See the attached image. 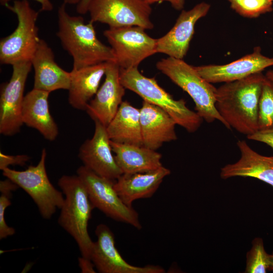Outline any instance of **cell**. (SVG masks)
<instances>
[{"label":"cell","mask_w":273,"mask_h":273,"mask_svg":"<svg viewBox=\"0 0 273 273\" xmlns=\"http://www.w3.org/2000/svg\"><path fill=\"white\" fill-rule=\"evenodd\" d=\"M265 78L257 73L217 88L215 107L230 128L247 136L258 130L259 102Z\"/></svg>","instance_id":"1"},{"label":"cell","mask_w":273,"mask_h":273,"mask_svg":"<svg viewBox=\"0 0 273 273\" xmlns=\"http://www.w3.org/2000/svg\"><path fill=\"white\" fill-rule=\"evenodd\" d=\"M66 5L63 3L58 10L56 35L63 48L73 58V69L104 62H115L113 50L98 39L93 23H85L81 16L70 15Z\"/></svg>","instance_id":"2"},{"label":"cell","mask_w":273,"mask_h":273,"mask_svg":"<svg viewBox=\"0 0 273 273\" xmlns=\"http://www.w3.org/2000/svg\"><path fill=\"white\" fill-rule=\"evenodd\" d=\"M58 185L64 196L58 222L76 241L81 256L90 259L93 241L88 224L94 207L85 185L77 175H63Z\"/></svg>","instance_id":"3"},{"label":"cell","mask_w":273,"mask_h":273,"mask_svg":"<svg viewBox=\"0 0 273 273\" xmlns=\"http://www.w3.org/2000/svg\"><path fill=\"white\" fill-rule=\"evenodd\" d=\"M156 68L189 94L197 113L203 120L208 123L217 120L230 129L215 107L217 88L203 78L194 66L183 59L168 57L157 62Z\"/></svg>","instance_id":"4"},{"label":"cell","mask_w":273,"mask_h":273,"mask_svg":"<svg viewBox=\"0 0 273 273\" xmlns=\"http://www.w3.org/2000/svg\"><path fill=\"white\" fill-rule=\"evenodd\" d=\"M120 80L123 86L145 101L166 111L178 124L193 133L201 126L203 119L190 110L183 99L176 100L162 88L154 78L143 75L138 67L120 68Z\"/></svg>","instance_id":"5"},{"label":"cell","mask_w":273,"mask_h":273,"mask_svg":"<svg viewBox=\"0 0 273 273\" xmlns=\"http://www.w3.org/2000/svg\"><path fill=\"white\" fill-rule=\"evenodd\" d=\"M15 14L18 24L14 31L0 40V62L11 65L31 62L41 39L36 21L39 13L27 0H16L5 6Z\"/></svg>","instance_id":"6"},{"label":"cell","mask_w":273,"mask_h":273,"mask_svg":"<svg viewBox=\"0 0 273 273\" xmlns=\"http://www.w3.org/2000/svg\"><path fill=\"white\" fill-rule=\"evenodd\" d=\"M47 151L42 150L40 159L36 165H29L27 169L18 171L7 167L3 174L27 193L36 205L41 216L51 218L57 209L64 203L62 192L57 190L51 183L46 168Z\"/></svg>","instance_id":"7"},{"label":"cell","mask_w":273,"mask_h":273,"mask_svg":"<svg viewBox=\"0 0 273 273\" xmlns=\"http://www.w3.org/2000/svg\"><path fill=\"white\" fill-rule=\"evenodd\" d=\"M77 175L84 183L94 208L115 220L129 224L138 230L142 228L137 211L126 205L116 191L115 180L100 176L83 165L77 169Z\"/></svg>","instance_id":"8"},{"label":"cell","mask_w":273,"mask_h":273,"mask_svg":"<svg viewBox=\"0 0 273 273\" xmlns=\"http://www.w3.org/2000/svg\"><path fill=\"white\" fill-rule=\"evenodd\" d=\"M145 30L138 26H125L104 31L120 68L138 67L144 60L157 53V39L148 35Z\"/></svg>","instance_id":"9"},{"label":"cell","mask_w":273,"mask_h":273,"mask_svg":"<svg viewBox=\"0 0 273 273\" xmlns=\"http://www.w3.org/2000/svg\"><path fill=\"white\" fill-rule=\"evenodd\" d=\"M150 5L144 0H92L89 21L106 24L109 28L138 26L151 29L154 25Z\"/></svg>","instance_id":"10"},{"label":"cell","mask_w":273,"mask_h":273,"mask_svg":"<svg viewBox=\"0 0 273 273\" xmlns=\"http://www.w3.org/2000/svg\"><path fill=\"white\" fill-rule=\"evenodd\" d=\"M12 67L10 79L1 87L0 133L6 136L19 132L23 124L22 108L24 91L32 66L31 62H22L13 64Z\"/></svg>","instance_id":"11"},{"label":"cell","mask_w":273,"mask_h":273,"mask_svg":"<svg viewBox=\"0 0 273 273\" xmlns=\"http://www.w3.org/2000/svg\"><path fill=\"white\" fill-rule=\"evenodd\" d=\"M97 240L93 242L90 259L100 273H163L158 265L143 267L132 265L121 256L115 246L114 234L106 224L101 223L95 230Z\"/></svg>","instance_id":"12"},{"label":"cell","mask_w":273,"mask_h":273,"mask_svg":"<svg viewBox=\"0 0 273 273\" xmlns=\"http://www.w3.org/2000/svg\"><path fill=\"white\" fill-rule=\"evenodd\" d=\"M210 7L209 4L203 2L190 10H182L172 28L164 35L157 38V53L183 59L193 37L196 23L207 14Z\"/></svg>","instance_id":"13"},{"label":"cell","mask_w":273,"mask_h":273,"mask_svg":"<svg viewBox=\"0 0 273 273\" xmlns=\"http://www.w3.org/2000/svg\"><path fill=\"white\" fill-rule=\"evenodd\" d=\"M94 122V135L81 145L78 157L83 166L97 174L116 180L123 173L112 154L106 127L98 120Z\"/></svg>","instance_id":"14"},{"label":"cell","mask_w":273,"mask_h":273,"mask_svg":"<svg viewBox=\"0 0 273 273\" xmlns=\"http://www.w3.org/2000/svg\"><path fill=\"white\" fill-rule=\"evenodd\" d=\"M260 47L254 48L252 53L228 64L194 66L198 73L211 83L228 82L240 80L252 74L262 72L273 66V57L261 54Z\"/></svg>","instance_id":"15"},{"label":"cell","mask_w":273,"mask_h":273,"mask_svg":"<svg viewBox=\"0 0 273 273\" xmlns=\"http://www.w3.org/2000/svg\"><path fill=\"white\" fill-rule=\"evenodd\" d=\"M119 72L116 62H108L105 80L85 110L94 121L98 120L106 127L115 115L125 94L126 88L120 82Z\"/></svg>","instance_id":"16"},{"label":"cell","mask_w":273,"mask_h":273,"mask_svg":"<svg viewBox=\"0 0 273 273\" xmlns=\"http://www.w3.org/2000/svg\"><path fill=\"white\" fill-rule=\"evenodd\" d=\"M140 123L143 145L157 150L165 143L175 141L177 135L174 120L160 107L143 101Z\"/></svg>","instance_id":"17"},{"label":"cell","mask_w":273,"mask_h":273,"mask_svg":"<svg viewBox=\"0 0 273 273\" xmlns=\"http://www.w3.org/2000/svg\"><path fill=\"white\" fill-rule=\"evenodd\" d=\"M31 63L34 70L33 88L49 93L69 89L70 72L57 64L52 49L44 40L41 39Z\"/></svg>","instance_id":"18"},{"label":"cell","mask_w":273,"mask_h":273,"mask_svg":"<svg viewBox=\"0 0 273 273\" xmlns=\"http://www.w3.org/2000/svg\"><path fill=\"white\" fill-rule=\"evenodd\" d=\"M170 173L163 166L147 172L122 173L115 180L114 188L122 201L132 207L135 200L151 197Z\"/></svg>","instance_id":"19"},{"label":"cell","mask_w":273,"mask_h":273,"mask_svg":"<svg viewBox=\"0 0 273 273\" xmlns=\"http://www.w3.org/2000/svg\"><path fill=\"white\" fill-rule=\"evenodd\" d=\"M240 158L236 162L225 165L221 169L223 179L242 176L259 179L273 188V156L261 155L254 151L244 140L237 142Z\"/></svg>","instance_id":"20"},{"label":"cell","mask_w":273,"mask_h":273,"mask_svg":"<svg viewBox=\"0 0 273 273\" xmlns=\"http://www.w3.org/2000/svg\"><path fill=\"white\" fill-rule=\"evenodd\" d=\"M49 92L33 88L25 96L22 108L23 124L36 129L50 141L56 140L58 127L51 115L49 106Z\"/></svg>","instance_id":"21"},{"label":"cell","mask_w":273,"mask_h":273,"mask_svg":"<svg viewBox=\"0 0 273 273\" xmlns=\"http://www.w3.org/2000/svg\"><path fill=\"white\" fill-rule=\"evenodd\" d=\"M108 62L91 65L70 71L68 102L74 109L86 110L87 105L99 88Z\"/></svg>","instance_id":"22"},{"label":"cell","mask_w":273,"mask_h":273,"mask_svg":"<svg viewBox=\"0 0 273 273\" xmlns=\"http://www.w3.org/2000/svg\"><path fill=\"white\" fill-rule=\"evenodd\" d=\"M116 162L123 173L143 172L162 166L160 153L144 146L114 142L110 140Z\"/></svg>","instance_id":"23"},{"label":"cell","mask_w":273,"mask_h":273,"mask_svg":"<svg viewBox=\"0 0 273 273\" xmlns=\"http://www.w3.org/2000/svg\"><path fill=\"white\" fill-rule=\"evenodd\" d=\"M109 139L114 142L144 146L140 123V110L123 101L115 115L106 126Z\"/></svg>","instance_id":"24"},{"label":"cell","mask_w":273,"mask_h":273,"mask_svg":"<svg viewBox=\"0 0 273 273\" xmlns=\"http://www.w3.org/2000/svg\"><path fill=\"white\" fill-rule=\"evenodd\" d=\"M258 125V130L273 129V81L266 77L259 99Z\"/></svg>","instance_id":"25"},{"label":"cell","mask_w":273,"mask_h":273,"mask_svg":"<svg viewBox=\"0 0 273 273\" xmlns=\"http://www.w3.org/2000/svg\"><path fill=\"white\" fill-rule=\"evenodd\" d=\"M245 272L265 273L268 270L269 254L266 252L263 240L257 238L253 240L252 246L246 256Z\"/></svg>","instance_id":"26"},{"label":"cell","mask_w":273,"mask_h":273,"mask_svg":"<svg viewBox=\"0 0 273 273\" xmlns=\"http://www.w3.org/2000/svg\"><path fill=\"white\" fill-rule=\"evenodd\" d=\"M231 8L240 15L255 18L262 14L271 12V0H228Z\"/></svg>","instance_id":"27"},{"label":"cell","mask_w":273,"mask_h":273,"mask_svg":"<svg viewBox=\"0 0 273 273\" xmlns=\"http://www.w3.org/2000/svg\"><path fill=\"white\" fill-rule=\"evenodd\" d=\"M19 188L11 179H7L0 181V239H5L15 234V230L9 226L5 220L7 208L11 205L12 192Z\"/></svg>","instance_id":"28"},{"label":"cell","mask_w":273,"mask_h":273,"mask_svg":"<svg viewBox=\"0 0 273 273\" xmlns=\"http://www.w3.org/2000/svg\"><path fill=\"white\" fill-rule=\"evenodd\" d=\"M30 159L27 155H9L0 152V169L9 167L10 165L23 166Z\"/></svg>","instance_id":"29"},{"label":"cell","mask_w":273,"mask_h":273,"mask_svg":"<svg viewBox=\"0 0 273 273\" xmlns=\"http://www.w3.org/2000/svg\"><path fill=\"white\" fill-rule=\"evenodd\" d=\"M247 138L265 143L273 149V129L258 130L255 133L247 136Z\"/></svg>","instance_id":"30"},{"label":"cell","mask_w":273,"mask_h":273,"mask_svg":"<svg viewBox=\"0 0 273 273\" xmlns=\"http://www.w3.org/2000/svg\"><path fill=\"white\" fill-rule=\"evenodd\" d=\"M78 264L81 269V272H96L94 269L95 265L89 259L81 256L78 258Z\"/></svg>","instance_id":"31"},{"label":"cell","mask_w":273,"mask_h":273,"mask_svg":"<svg viewBox=\"0 0 273 273\" xmlns=\"http://www.w3.org/2000/svg\"><path fill=\"white\" fill-rule=\"evenodd\" d=\"M147 3L151 5L158 2H167L175 10L180 11L184 9L185 1V0H144Z\"/></svg>","instance_id":"32"},{"label":"cell","mask_w":273,"mask_h":273,"mask_svg":"<svg viewBox=\"0 0 273 273\" xmlns=\"http://www.w3.org/2000/svg\"><path fill=\"white\" fill-rule=\"evenodd\" d=\"M11 0H0L1 5L5 6ZM39 3L41 6V11H51L53 9V5L50 0H34Z\"/></svg>","instance_id":"33"},{"label":"cell","mask_w":273,"mask_h":273,"mask_svg":"<svg viewBox=\"0 0 273 273\" xmlns=\"http://www.w3.org/2000/svg\"><path fill=\"white\" fill-rule=\"evenodd\" d=\"M92 0H80L76 5V11L78 13L84 15L88 13L89 5Z\"/></svg>","instance_id":"34"},{"label":"cell","mask_w":273,"mask_h":273,"mask_svg":"<svg viewBox=\"0 0 273 273\" xmlns=\"http://www.w3.org/2000/svg\"><path fill=\"white\" fill-rule=\"evenodd\" d=\"M80 0H63V3L66 5H77Z\"/></svg>","instance_id":"35"},{"label":"cell","mask_w":273,"mask_h":273,"mask_svg":"<svg viewBox=\"0 0 273 273\" xmlns=\"http://www.w3.org/2000/svg\"><path fill=\"white\" fill-rule=\"evenodd\" d=\"M268 270L273 271V253L271 254H269Z\"/></svg>","instance_id":"36"},{"label":"cell","mask_w":273,"mask_h":273,"mask_svg":"<svg viewBox=\"0 0 273 273\" xmlns=\"http://www.w3.org/2000/svg\"><path fill=\"white\" fill-rule=\"evenodd\" d=\"M265 75L267 78L273 81V70H270L267 71Z\"/></svg>","instance_id":"37"},{"label":"cell","mask_w":273,"mask_h":273,"mask_svg":"<svg viewBox=\"0 0 273 273\" xmlns=\"http://www.w3.org/2000/svg\"><path fill=\"white\" fill-rule=\"evenodd\" d=\"M271 1H273V0H271Z\"/></svg>","instance_id":"38"}]
</instances>
